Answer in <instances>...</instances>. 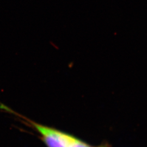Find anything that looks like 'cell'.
Returning a JSON list of instances; mask_svg holds the SVG:
<instances>
[{
    "label": "cell",
    "mask_w": 147,
    "mask_h": 147,
    "mask_svg": "<svg viewBox=\"0 0 147 147\" xmlns=\"http://www.w3.org/2000/svg\"><path fill=\"white\" fill-rule=\"evenodd\" d=\"M22 117L40 134L42 141L47 147H69L70 146L73 135L55 128L38 124L25 117Z\"/></svg>",
    "instance_id": "cell-1"
},
{
    "label": "cell",
    "mask_w": 147,
    "mask_h": 147,
    "mask_svg": "<svg viewBox=\"0 0 147 147\" xmlns=\"http://www.w3.org/2000/svg\"><path fill=\"white\" fill-rule=\"evenodd\" d=\"M69 147H108V145L102 144L99 146H93L73 136Z\"/></svg>",
    "instance_id": "cell-2"
}]
</instances>
